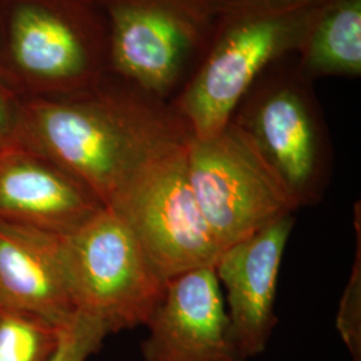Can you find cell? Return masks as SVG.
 <instances>
[{
  "label": "cell",
  "mask_w": 361,
  "mask_h": 361,
  "mask_svg": "<svg viewBox=\"0 0 361 361\" xmlns=\"http://www.w3.org/2000/svg\"><path fill=\"white\" fill-rule=\"evenodd\" d=\"M104 204L49 158L8 145L0 157V219L68 235Z\"/></svg>",
  "instance_id": "cell-11"
},
{
  "label": "cell",
  "mask_w": 361,
  "mask_h": 361,
  "mask_svg": "<svg viewBox=\"0 0 361 361\" xmlns=\"http://www.w3.org/2000/svg\"><path fill=\"white\" fill-rule=\"evenodd\" d=\"M361 212L355 207V229L357 232V249L348 284L344 289L336 317V328L347 345L353 361H361Z\"/></svg>",
  "instance_id": "cell-15"
},
{
  "label": "cell",
  "mask_w": 361,
  "mask_h": 361,
  "mask_svg": "<svg viewBox=\"0 0 361 361\" xmlns=\"http://www.w3.org/2000/svg\"><path fill=\"white\" fill-rule=\"evenodd\" d=\"M231 123L253 146L296 210L323 201L334 146L314 82L295 55L271 66L235 107Z\"/></svg>",
  "instance_id": "cell-4"
},
{
  "label": "cell",
  "mask_w": 361,
  "mask_h": 361,
  "mask_svg": "<svg viewBox=\"0 0 361 361\" xmlns=\"http://www.w3.org/2000/svg\"><path fill=\"white\" fill-rule=\"evenodd\" d=\"M0 305L58 328L74 319L62 235L0 219Z\"/></svg>",
  "instance_id": "cell-12"
},
{
  "label": "cell",
  "mask_w": 361,
  "mask_h": 361,
  "mask_svg": "<svg viewBox=\"0 0 361 361\" xmlns=\"http://www.w3.org/2000/svg\"><path fill=\"white\" fill-rule=\"evenodd\" d=\"M22 98L0 80V142H13Z\"/></svg>",
  "instance_id": "cell-17"
},
{
  "label": "cell",
  "mask_w": 361,
  "mask_h": 361,
  "mask_svg": "<svg viewBox=\"0 0 361 361\" xmlns=\"http://www.w3.org/2000/svg\"><path fill=\"white\" fill-rule=\"evenodd\" d=\"M104 15L109 74L171 102L202 61L222 0H94Z\"/></svg>",
  "instance_id": "cell-5"
},
{
  "label": "cell",
  "mask_w": 361,
  "mask_h": 361,
  "mask_svg": "<svg viewBox=\"0 0 361 361\" xmlns=\"http://www.w3.org/2000/svg\"><path fill=\"white\" fill-rule=\"evenodd\" d=\"M7 146H8V143L0 142V157L3 154V152L6 150V147H7Z\"/></svg>",
  "instance_id": "cell-18"
},
{
  "label": "cell",
  "mask_w": 361,
  "mask_h": 361,
  "mask_svg": "<svg viewBox=\"0 0 361 361\" xmlns=\"http://www.w3.org/2000/svg\"><path fill=\"white\" fill-rule=\"evenodd\" d=\"M286 214L226 247L213 267L233 337L245 359L265 352L277 325L276 295L285 249L295 228Z\"/></svg>",
  "instance_id": "cell-10"
},
{
  "label": "cell",
  "mask_w": 361,
  "mask_h": 361,
  "mask_svg": "<svg viewBox=\"0 0 361 361\" xmlns=\"http://www.w3.org/2000/svg\"><path fill=\"white\" fill-rule=\"evenodd\" d=\"M107 74V30L94 0L0 1V80L16 95L77 92Z\"/></svg>",
  "instance_id": "cell-3"
},
{
  "label": "cell",
  "mask_w": 361,
  "mask_h": 361,
  "mask_svg": "<svg viewBox=\"0 0 361 361\" xmlns=\"http://www.w3.org/2000/svg\"><path fill=\"white\" fill-rule=\"evenodd\" d=\"M186 162L198 207L222 250L297 212L281 183L232 123L207 140L192 138Z\"/></svg>",
  "instance_id": "cell-7"
},
{
  "label": "cell",
  "mask_w": 361,
  "mask_h": 361,
  "mask_svg": "<svg viewBox=\"0 0 361 361\" xmlns=\"http://www.w3.org/2000/svg\"><path fill=\"white\" fill-rule=\"evenodd\" d=\"M110 329L101 320L78 312L62 328L59 343L46 361H87L97 353Z\"/></svg>",
  "instance_id": "cell-16"
},
{
  "label": "cell",
  "mask_w": 361,
  "mask_h": 361,
  "mask_svg": "<svg viewBox=\"0 0 361 361\" xmlns=\"http://www.w3.org/2000/svg\"><path fill=\"white\" fill-rule=\"evenodd\" d=\"M61 331L37 316L0 305V361H46Z\"/></svg>",
  "instance_id": "cell-14"
},
{
  "label": "cell",
  "mask_w": 361,
  "mask_h": 361,
  "mask_svg": "<svg viewBox=\"0 0 361 361\" xmlns=\"http://www.w3.org/2000/svg\"><path fill=\"white\" fill-rule=\"evenodd\" d=\"M320 0H222L207 51L170 102L194 140L225 129L271 66L295 55Z\"/></svg>",
  "instance_id": "cell-2"
},
{
  "label": "cell",
  "mask_w": 361,
  "mask_h": 361,
  "mask_svg": "<svg viewBox=\"0 0 361 361\" xmlns=\"http://www.w3.org/2000/svg\"><path fill=\"white\" fill-rule=\"evenodd\" d=\"M192 138L171 104L107 74L85 90L22 98L11 145L58 164L111 207L143 169Z\"/></svg>",
  "instance_id": "cell-1"
},
{
  "label": "cell",
  "mask_w": 361,
  "mask_h": 361,
  "mask_svg": "<svg viewBox=\"0 0 361 361\" xmlns=\"http://www.w3.org/2000/svg\"><path fill=\"white\" fill-rule=\"evenodd\" d=\"M189 143L143 169L109 207L129 224L165 281L186 271L213 268L224 252L189 180Z\"/></svg>",
  "instance_id": "cell-8"
},
{
  "label": "cell",
  "mask_w": 361,
  "mask_h": 361,
  "mask_svg": "<svg viewBox=\"0 0 361 361\" xmlns=\"http://www.w3.org/2000/svg\"><path fill=\"white\" fill-rule=\"evenodd\" d=\"M295 59L313 82L360 77L361 0H320Z\"/></svg>",
  "instance_id": "cell-13"
},
{
  "label": "cell",
  "mask_w": 361,
  "mask_h": 361,
  "mask_svg": "<svg viewBox=\"0 0 361 361\" xmlns=\"http://www.w3.org/2000/svg\"><path fill=\"white\" fill-rule=\"evenodd\" d=\"M62 258L75 310L101 320L110 334L145 326L164 295L166 281L113 207L62 235Z\"/></svg>",
  "instance_id": "cell-6"
},
{
  "label": "cell",
  "mask_w": 361,
  "mask_h": 361,
  "mask_svg": "<svg viewBox=\"0 0 361 361\" xmlns=\"http://www.w3.org/2000/svg\"><path fill=\"white\" fill-rule=\"evenodd\" d=\"M145 326L142 361H249L234 341L213 268L168 280Z\"/></svg>",
  "instance_id": "cell-9"
},
{
  "label": "cell",
  "mask_w": 361,
  "mask_h": 361,
  "mask_svg": "<svg viewBox=\"0 0 361 361\" xmlns=\"http://www.w3.org/2000/svg\"><path fill=\"white\" fill-rule=\"evenodd\" d=\"M0 1H1V0H0Z\"/></svg>",
  "instance_id": "cell-19"
}]
</instances>
